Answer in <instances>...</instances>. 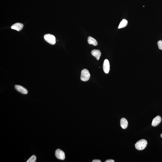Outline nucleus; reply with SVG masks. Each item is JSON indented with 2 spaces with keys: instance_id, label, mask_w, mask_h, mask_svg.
<instances>
[{
  "instance_id": "1",
  "label": "nucleus",
  "mask_w": 162,
  "mask_h": 162,
  "mask_svg": "<svg viewBox=\"0 0 162 162\" xmlns=\"http://www.w3.org/2000/svg\"><path fill=\"white\" fill-rule=\"evenodd\" d=\"M147 144V142L146 140L141 139L137 141L135 144V148L138 150H143L145 148Z\"/></svg>"
},
{
  "instance_id": "2",
  "label": "nucleus",
  "mask_w": 162,
  "mask_h": 162,
  "mask_svg": "<svg viewBox=\"0 0 162 162\" xmlns=\"http://www.w3.org/2000/svg\"><path fill=\"white\" fill-rule=\"evenodd\" d=\"M90 77V73L86 69L82 70L81 72V79L83 81H87L89 80Z\"/></svg>"
},
{
  "instance_id": "3",
  "label": "nucleus",
  "mask_w": 162,
  "mask_h": 162,
  "mask_svg": "<svg viewBox=\"0 0 162 162\" xmlns=\"http://www.w3.org/2000/svg\"><path fill=\"white\" fill-rule=\"evenodd\" d=\"M44 38L46 42L51 44L54 45L56 42L55 37L52 35L46 34L44 36Z\"/></svg>"
},
{
  "instance_id": "4",
  "label": "nucleus",
  "mask_w": 162,
  "mask_h": 162,
  "mask_svg": "<svg viewBox=\"0 0 162 162\" xmlns=\"http://www.w3.org/2000/svg\"><path fill=\"white\" fill-rule=\"evenodd\" d=\"M55 156L58 159L61 160H64L65 156L64 153L60 149L56 150L55 151Z\"/></svg>"
},
{
  "instance_id": "5",
  "label": "nucleus",
  "mask_w": 162,
  "mask_h": 162,
  "mask_svg": "<svg viewBox=\"0 0 162 162\" xmlns=\"http://www.w3.org/2000/svg\"><path fill=\"white\" fill-rule=\"evenodd\" d=\"M110 65L109 61L107 59H106L104 61L103 69L104 72L106 74H108L109 72Z\"/></svg>"
},
{
  "instance_id": "6",
  "label": "nucleus",
  "mask_w": 162,
  "mask_h": 162,
  "mask_svg": "<svg viewBox=\"0 0 162 162\" xmlns=\"http://www.w3.org/2000/svg\"><path fill=\"white\" fill-rule=\"evenodd\" d=\"M15 89L19 92L23 94H27L28 91L26 89L21 86L16 85L15 86Z\"/></svg>"
},
{
  "instance_id": "7",
  "label": "nucleus",
  "mask_w": 162,
  "mask_h": 162,
  "mask_svg": "<svg viewBox=\"0 0 162 162\" xmlns=\"http://www.w3.org/2000/svg\"><path fill=\"white\" fill-rule=\"evenodd\" d=\"M162 121L161 117L159 116H157L153 119L152 125L153 127H156L159 125Z\"/></svg>"
},
{
  "instance_id": "8",
  "label": "nucleus",
  "mask_w": 162,
  "mask_h": 162,
  "mask_svg": "<svg viewBox=\"0 0 162 162\" xmlns=\"http://www.w3.org/2000/svg\"><path fill=\"white\" fill-rule=\"evenodd\" d=\"M92 55L96 58L97 60H99L101 55V53L99 50H93L91 52Z\"/></svg>"
},
{
  "instance_id": "9",
  "label": "nucleus",
  "mask_w": 162,
  "mask_h": 162,
  "mask_svg": "<svg viewBox=\"0 0 162 162\" xmlns=\"http://www.w3.org/2000/svg\"><path fill=\"white\" fill-rule=\"evenodd\" d=\"M23 26V25L22 24L20 23H17L12 25L11 28L18 31H20L22 29Z\"/></svg>"
},
{
  "instance_id": "10",
  "label": "nucleus",
  "mask_w": 162,
  "mask_h": 162,
  "mask_svg": "<svg viewBox=\"0 0 162 162\" xmlns=\"http://www.w3.org/2000/svg\"><path fill=\"white\" fill-rule=\"evenodd\" d=\"M128 125L127 120L125 118H122L120 120V125L121 127L123 129H126Z\"/></svg>"
},
{
  "instance_id": "11",
  "label": "nucleus",
  "mask_w": 162,
  "mask_h": 162,
  "mask_svg": "<svg viewBox=\"0 0 162 162\" xmlns=\"http://www.w3.org/2000/svg\"><path fill=\"white\" fill-rule=\"evenodd\" d=\"M88 42L89 44H93L94 46H96L98 44V42L96 40L91 37H88Z\"/></svg>"
},
{
  "instance_id": "12",
  "label": "nucleus",
  "mask_w": 162,
  "mask_h": 162,
  "mask_svg": "<svg viewBox=\"0 0 162 162\" xmlns=\"http://www.w3.org/2000/svg\"><path fill=\"white\" fill-rule=\"evenodd\" d=\"M128 23L127 20L125 19H123L119 24L118 28L120 29L126 27Z\"/></svg>"
},
{
  "instance_id": "13",
  "label": "nucleus",
  "mask_w": 162,
  "mask_h": 162,
  "mask_svg": "<svg viewBox=\"0 0 162 162\" xmlns=\"http://www.w3.org/2000/svg\"><path fill=\"white\" fill-rule=\"evenodd\" d=\"M37 160V157L35 155L32 156L30 157L28 160L27 161V162H36Z\"/></svg>"
},
{
  "instance_id": "14",
  "label": "nucleus",
  "mask_w": 162,
  "mask_h": 162,
  "mask_svg": "<svg viewBox=\"0 0 162 162\" xmlns=\"http://www.w3.org/2000/svg\"><path fill=\"white\" fill-rule=\"evenodd\" d=\"M157 44L159 49L162 50V41L159 40L158 41Z\"/></svg>"
},
{
  "instance_id": "15",
  "label": "nucleus",
  "mask_w": 162,
  "mask_h": 162,
  "mask_svg": "<svg viewBox=\"0 0 162 162\" xmlns=\"http://www.w3.org/2000/svg\"><path fill=\"white\" fill-rule=\"evenodd\" d=\"M114 161L112 159H109V160H107L105 161V162H114Z\"/></svg>"
},
{
  "instance_id": "16",
  "label": "nucleus",
  "mask_w": 162,
  "mask_h": 162,
  "mask_svg": "<svg viewBox=\"0 0 162 162\" xmlns=\"http://www.w3.org/2000/svg\"><path fill=\"white\" fill-rule=\"evenodd\" d=\"M93 162H101V161L100 160H98V159H95L93 160Z\"/></svg>"
},
{
  "instance_id": "17",
  "label": "nucleus",
  "mask_w": 162,
  "mask_h": 162,
  "mask_svg": "<svg viewBox=\"0 0 162 162\" xmlns=\"http://www.w3.org/2000/svg\"><path fill=\"white\" fill-rule=\"evenodd\" d=\"M160 136L162 138V133L161 134V135Z\"/></svg>"
}]
</instances>
